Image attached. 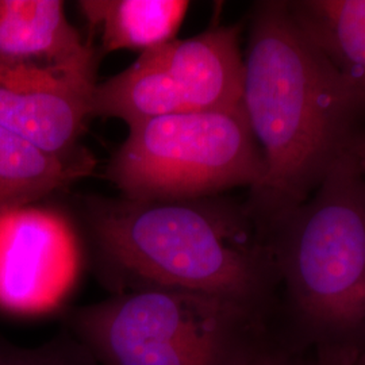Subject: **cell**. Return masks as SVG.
<instances>
[{"mask_svg": "<svg viewBox=\"0 0 365 365\" xmlns=\"http://www.w3.org/2000/svg\"><path fill=\"white\" fill-rule=\"evenodd\" d=\"M69 210L87 259L114 294L197 292L232 300L274 321L280 277L245 200L87 195Z\"/></svg>", "mask_w": 365, "mask_h": 365, "instance_id": "obj_1", "label": "cell"}, {"mask_svg": "<svg viewBox=\"0 0 365 365\" xmlns=\"http://www.w3.org/2000/svg\"><path fill=\"white\" fill-rule=\"evenodd\" d=\"M244 66L242 107L265 165L245 205L267 238L352 150L365 105L302 34L287 0L253 4Z\"/></svg>", "mask_w": 365, "mask_h": 365, "instance_id": "obj_2", "label": "cell"}, {"mask_svg": "<svg viewBox=\"0 0 365 365\" xmlns=\"http://www.w3.org/2000/svg\"><path fill=\"white\" fill-rule=\"evenodd\" d=\"M267 241L284 289L274 333L302 356L365 359V180L352 150Z\"/></svg>", "mask_w": 365, "mask_h": 365, "instance_id": "obj_3", "label": "cell"}, {"mask_svg": "<svg viewBox=\"0 0 365 365\" xmlns=\"http://www.w3.org/2000/svg\"><path fill=\"white\" fill-rule=\"evenodd\" d=\"M271 324L232 300L176 289L114 294L71 317L102 365H237Z\"/></svg>", "mask_w": 365, "mask_h": 365, "instance_id": "obj_4", "label": "cell"}, {"mask_svg": "<svg viewBox=\"0 0 365 365\" xmlns=\"http://www.w3.org/2000/svg\"><path fill=\"white\" fill-rule=\"evenodd\" d=\"M260 148L244 107L150 118L129 128L106 179L140 200L222 195L264 178Z\"/></svg>", "mask_w": 365, "mask_h": 365, "instance_id": "obj_5", "label": "cell"}, {"mask_svg": "<svg viewBox=\"0 0 365 365\" xmlns=\"http://www.w3.org/2000/svg\"><path fill=\"white\" fill-rule=\"evenodd\" d=\"M241 27L214 24L194 37L175 38L96 84L92 118H115L131 128L150 118L233 110L242 106Z\"/></svg>", "mask_w": 365, "mask_h": 365, "instance_id": "obj_6", "label": "cell"}, {"mask_svg": "<svg viewBox=\"0 0 365 365\" xmlns=\"http://www.w3.org/2000/svg\"><path fill=\"white\" fill-rule=\"evenodd\" d=\"M86 259L69 207L43 200L0 211V312L36 317L60 309Z\"/></svg>", "mask_w": 365, "mask_h": 365, "instance_id": "obj_7", "label": "cell"}, {"mask_svg": "<svg viewBox=\"0 0 365 365\" xmlns=\"http://www.w3.org/2000/svg\"><path fill=\"white\" fill-rule=\"evenodd\" d=\"M96 84V64H0V126L53 156H87L80 138Z\"/></svg>", "mask_w": 365, "mask_h": 365, "instance_id": "obj_8", "label": "cell"}, {"mask_svg": "<svg viewBox=\"0 0 365 365\" xmlns=\"http://www.w3.org/2000/svg\"><path fill=\"white\" fill-rule=\"evenodd\" d=\"M0 64H98L91 39L66 18L61 0H0Z\"/></svg>", "mask_w": 365, "mask_h": 365, "instance_id": "obj_9", "label": "cell"}, {"mask_svg": "<svg viewBox=\"0 0 365 365\" xmlns=\"http://www.w3.org/2000/svg\"><path fill=\"white\" fill-rule=\"evenodd\" d=\"M287 9L365 105V0H287Z\"/></svg>", "mask_w": 365, "mask_h": 365, "instance_id": "obj_10", "label": "cell"}, {"mask_svg": "<svg viewBox=\"0 0 365 365\" xmlns=\"http://www.w3.org/2000/svg\"><path fill=\"white\" fill-rule=\"evenodd\" d=\"M78 10L101 53L148 52L178 38L190 3L184 0H81Z\"/></svg>", "mask_w": 365, "mask_h": 365, "instance_id": "obj_11", "label": "cell"}, {"mask_svg": "<svg viewBox=\"0 0 365 365\" xmlns=\"http://www.w3.org/2000/svg\"><path fill=\"white\" fill-rule=\"evenodd\" d=\"M95 167L91 153L53 156L0 126V211L48 200L91 175Z\"/></svg>", "mask_w": 365, "mask_h": 365, "instance_id": "obj_12", "label": "cell"}, {"mask_svg": "<svg viewBox=\"0 0 365 365\" xmlns=\"http://www.w3.org/2000/svg\"><path fill=\"white\" fill-rule=\"evenodd\" d=\"M237 365H304V359L292 352L268 327L252 339Z\"/></svg>", "mask_w": 365, "mask_h": 365, "instance_id": "obj_13", "label": "cell"}, {"mask_svg": "<svg viewBox=\"0 0 365 365\" xmlns=\"http://www.w3.org/2000/svg\"><path fill=\"white\" fill-rule=\"evenodd\" d=\"M304 365H365V359L345 353L314 352L310 360H304Z\"/></svg>", "mask_w": 365, "mask_h": 365, "instance_id": "obj_14", "label": "cell"}, {"mask_svg": "<svg viewBox=\"0 0 365 365\" xmlns=\"http://www.w3.org/2000/svg\"><path fill=\"white\" fill-rule=\"evenodd\" d=\"M18 365H76L66 359H61L57 354H49V353H41L39 356H34L29 360H25Z\"/></svg>", "mask_w": 365, "mask_h": 365, "instance_id": "obj_15", "label": "cell"}, {"mask_svg": "<svg viewBox=\"0 0 365 365\" xmlns=\"http://www.w3.org/2000/svg\"><path fill=\"white\" fill-rule=\"evenodd\" d=\"M353 156L356 157L359 168L361 170V175L365 180V129L363 128L357 140L354 141V145L352 148Z\"/></svg>", "mask_w": 365, "mask_h": 365, "instance_id": "obj_16", "label": "cell"}]
</instances>
